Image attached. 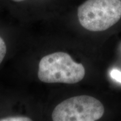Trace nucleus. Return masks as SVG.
<instances>
[{
	"label": "nucleus",
	"mask_w": 121,
	"mask_h": 121,
	"mask_svg": "<svg viewBox=\"0 0 121 121\" xmlns=\"http://www.w3.org/2000/svg\"><path fill=\"white\" fill-rule=\"evenodd\" d=\"M85 75V69L82 64L76 62L66 52L48 54L39 63L38 77L42 82L73 84L81 81Z\"/></svg>",
	"instance_id": "1"
},
{
	"label": "nucleus",
	"mask_w": 121,
	"mask_h": 121,
	"mask_svg": "<svg viewBox=\"0 0 121 121\" xmlns=\"http://www.w3.org/2000/svg\"><path fill=\"white\" fill-rule=\"evenodd\" d=\"M78 21L85 29L102 31L121 18V0H87L78 7Z\"/></svg>",
	"instance_id": "2"
},
{
	"label": "nucleus",
	"mask_w": 121,
	"mask_h": 121,
	"mask_svg": "<svg viewBox=\"0 0 121 121\" xmlns=\"http://www.w3.org/2000/svg\"><path fill=\"white\" fill-rule=\"evenodd\" d=\"M104 107L99 100L89 95L68 98L54 108L53 121H95L100 119Z\"/></svg>",
	"instance_id": "3"
},
{
	"label": "nucleus",
	"mask_w": 121,
	"mask_h": 121,
	"mask_svg": "<svg viewBox=\"0 0 121 121\" xmlns=\"http://www.w3.org/2000/svg\"><path fill=\"white\" fill-rule=\"evenodd\" d=\"M32 121L30 118L25 116H10L4 117L0 119V121Z\"/></svg>",
	"instance_id": "4"
},
{
	"label": "nucleus",
	"mask_w": 121,
	"mask_h": 121,
	"mask_svg": "<svg viewBox=\"0 0 121 121\" xmlns=\"http://www.w3.org/2000/svg\"><path fill=\"white\" fill-rule=\"evenodd\" d=\"M7 52V47L5 42L0 37V65L2 62Z\"/></svg>",
	"instance_id": "5"
},
{
	"label": "nucleus",
	"mask_w": 121,
	"mask_h": 121,
	"mask_svg": "<svg viewBox=\"0 0 121 121\" xmlns=\"http://www.w3.org/2000/svg\"><path fill=\"white\" fill-rule=\"evenodd\" d=\"M110 76L113 79L116 80L117 82L121 83V71L117 69H113L110 72Z\"/></svg>",
	"instance_id": "6"
},
{
	"label": "nucleus",
	"mask_w": 121,
	"mask_h": 121,
	"mask_svg": "<svg viewBox=\"0 0 121 121\" xmlns=\"http://www.w3.org/2000/svg\"><path fill=\"white\" fill-rule=\"evenodd\" d=\"M13 2H22V1H25V0H12Z\"/></svg>",
	"instance_id": "7"
}]
</instances>
